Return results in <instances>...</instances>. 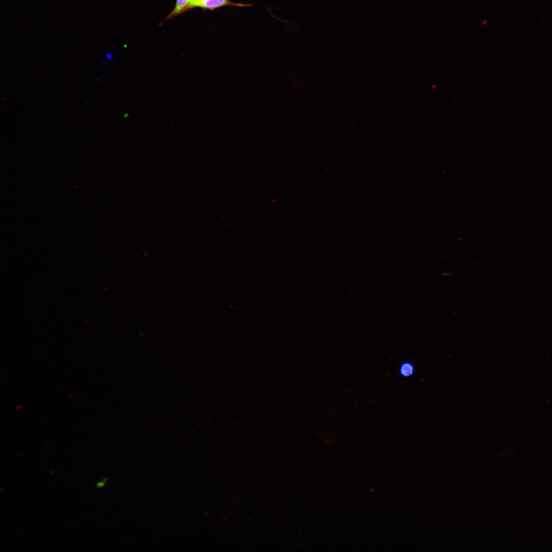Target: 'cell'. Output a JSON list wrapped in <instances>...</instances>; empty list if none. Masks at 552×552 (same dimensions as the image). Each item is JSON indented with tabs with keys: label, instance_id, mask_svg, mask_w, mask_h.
Listing matches in <instances>:
<instances>
[{
	"label": "cell",
	"instance_id": "obj_1",
	"mask_svg": "<svg viewBox=\"0 0 552 552\" xmlns=\"http://www.w3.org/2000/svg\"><path fill=\"white\" fill-rule=\"evenodd\" d=\"M191 0H176L174 9L167 16L166 19L171 18L175 16L191 9Z\"/></svg>",
	"mask_w": 552,
	"mask_h": 552
},
{
	"label": "cell",
	"instance_id": "obj_5",
	"mask_svg": "<svg viewBox=\"0 0 552 552\" xmlns=\"http://www.w3.org/2000/svg\"><path fill=\"white\" fill-rule=\"evenodd\" d=\"M107 58H108V59H110V60H111V57H111V55H108H108H107Z\"/></svg>",
	"mask_w": 552,
	"mask_h": 552
},
{
	"label": "cell",
	"instance_id": "obj_3",
	"mask_svg": "<svg viewBox=\"0 0 552 552\" xmlns=\"http://www.w3.org/2000/svg\"><path fill=\"white\" fill-rule=\"evenodd\" d=\"M206 0H191V9L195 7H200L202 4Z\"/></svg>",
	"mask_w": 552,
	"mask_h": 552
},
{
	"label": "cell",
	"instance_id": "obj_4",
	"mask_svg": "<svg viewBox=\"0 0 552 552\" xmlns=\"http://www.w3.org/2000/svg\"><path fill=\"white\" fill-rule=\"evenodd\" d=\"M107 479H108V478H105L102 481L98 482L96 485V487L98 488H102V487H104L105 485V484H106V481H107Z\"/></svg>",
	"mask_w": 552,
	"mask_h": 552
},
{
	"label": "cell",
	"instance_id": "obj_2",
	"mask_svg": "<svg viewBox=\"0 0 552 552\" xmlns=\"http://www.w3.org/2000/svg\"><path fill=\"white\" fill-rule=\"evenodd\" d=\"M413 366L409 363H403L401 365L400 368V372L401 374L405 377L410 376L413 372Z\"/></svg>",
	"mask_w": 552,
	"mask_h": 552
}]
</instances>
